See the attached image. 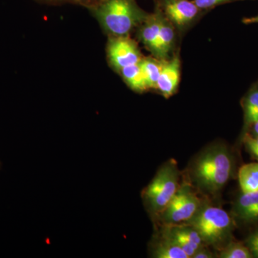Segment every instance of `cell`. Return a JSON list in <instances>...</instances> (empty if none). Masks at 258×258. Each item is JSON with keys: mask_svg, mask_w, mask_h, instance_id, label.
Segmentation results:
<instances>
[{"mask_svg": "<svg viewBox=\"0 0 258 258\" xmlns=\"http://www.w3.org/2000/svg\"><path fill=\"white\" fill-rule=\"evenodd\" d=\"M233 171V158L228 149L216 146L199 157L194 176L200 187L210 193L217 192L228 182Z\"/></svg>", "mask_w": 258, "mask_h": 258, "instance_id": "obj_2", "label": "cell"}, {"mask_svg": "<svg viewBox=\"0 0 258 258\" xmlns=\"http://www.w3.org/2000/svg\"><path fill=\"white\" fill-rule=\"evenodd\" d=\"M235 216L244 223L258 222V192H242L234 207Z\"/></svg>", "mask_w": 258, "mask_h": 258, "instance_id": "obj_10", "label": "cell"}, {"mask_svg": "<svg viewBox=\"0 0 258 258\" xmlns=\"http://www.w3.org/2000/svg\"><path fill=\"white\" fill-rule=\"evenodd\" d=\"M179 170L176 163H165L144 191L148 208L154 214L161 213L179 190Z\"/></svg>", "mask_w": 258, "mask_h": 258, "instance_id": "obj_3", "label": "cell"}, {"mask_svg": "<svg viewBox=\"0 0 258 258\" xmlns=\"http://www.w3.org/2000/svg\"><path fill=\"white\" fill-rule=\"evenodd\" d=\"M249 128H252V135L258 137V120L254 122L253 124H252Z\"/></svg>", "mask_w": 258, "mask_h": 258, "instance_id": "obj_26", "label": "cell"}, {"mask_svg": "<svg viewBox=\"0 0 258 258\" xmlns=\"http://www.w3.org/2000/svg\"><path fill=\"white\" fill-rule=\"evenodd\" d=\"M88 10L108 37L129 35L149 15L136 0H101Z\"/></svg>", "mask_w": 258, "mask_h": 258, "instance_id": "obj_1", "label": "cell"}, {"mask_svg": "<svg viewBox=\"0 0 258 258\" xmlns=\"http://www.w3.org/2000/svg\"><path fill=\"white\" fill-rule=\"evenodd\" d=\"M213 257L211 252L208 249H204L203 247H201L195 252V254L193 255V258H212Z\"/></svg>", "mask_w": 258, "mask_h": 258, "instance_id": "obj_24", "label": "cell"}, {"mask_svg": "<svg viewBox=\"0 0 258 258\" xmlns=\"http://www.w3.org/2000/svg\"><path fill=\"white\" fill-rule=\"evenodd\" d=\"M194 3L200 10H208L218 5L231 3V2L242 1V0H193Z\"/></svg>", "mask_w": 258, "mask_h": 258, "instance_id": "obj_20", "label": "cell"}, {"mask_svg": "<svg viewBox=\"0 0 258 258\" xmlns=\"http://www.w3.org/2000/svg\"><path fill=\"white\" fill-rule=\"evenodd\" d=\"M222 258H252L253 255L246 244L231 241L225 245L220 252Z\"/></svg>", "mask_w": 258, "mask_h": 258, "instance_id": "obj_18", "label": "cell"}, {"mask_svg": "<svg viewBox=\"0 0 258 258\" xmlns=\"http://www.w3.org/2000/svg\"><path fill=\"white\" fill-rule=\"evenodd\" d=\"M155 7L161 10L173 25L183 28L198 17L200 8L191 0H154Z\"/></svg>", "mask_w": 258, "mask_h": 258, "instance_id": "obj_7", "label": "cell"}, {"mask_svg": "<svg viewBox=\"0 0 258 258\" xmlns=\"http://www.w3.org/2000/svg\"><path fill=\"white\" fill-rule=\"evenodd\" d=\"M153 254L157 258H189L181 247L167 236L165 240L157 244Z\"/></svg>", "mask_w": 258, "mask_h": 258, "instance_id": "obj_17", "label": "cell"}, {"mask_svg": "<svg viewBox=\"0 0 258 258\" xmlns=\"http://www.w3.org/2000/svg\"><path fill=\"white\" fill-rule=\"evenodd\" d=\"M101 0H76V5L84 7L89 10L90 8L96 6Z\"/></svg>", "mask_w": 258, "mask_h": 258, "instance_id": "obj_23", "label": "cell"}, {"mask_svg": "<svg viewBox=\"0 0 258 258\" xmlns=\"http://www.w3.org/2000/svg\"><path fill=\"white\" fill-rule=\"evenodd\" d=\"M140 63L147 82L148 89H156L158 80L162 69V61H161L160 59L152 57H143Z\"/></svg>", "mask_w": 258, "mask_h": 258, "instance_id": "obj_15", "label": "cell"}, {"mask_svg": "<svg viewBox=\"0 0 258 258\" xmlns=\"http://www.w3.org/2000/svg\"><path fill=\"white\" fill-rule=\"evenodd\" d=\"M238 181L242 192H258V162L249 163L241 166Z\"/></svg>", "mask_w": 258, "mask_h": 258, "instance_id": "obj_13", "label": "cell"}, {"mask_svg": "<svg viewBox=\"0 0 258 258\" xmlns=\"http://www.w3.org/2000/svg\"><path fill=\"white\" fill-rule=\"evenodd\" d=\"M246 245L248 247L253 257L258 258V230L247 237Z\"/></svg>", "mask_w": 258, "mask_h": 258, "instance_id": "obj_21", "label": "cell"}, {"mask_svg": "<svg viewBox=\"0 0 258 258\" xmlns=\"http://www.w3.org/2000/svg\"><path fill=\"white\" fill-rule=\"evenodd\" d=\"M174 37L173 24L161 13L160 30L154 55L159 58H165L172 47Z\"/></svg>", "mask_w": 258, "mask_h": 258, "instance_id": "obj_11", "label": "cell"}, {"mask_svg": "<svg viewBox=\"0 0 258 258\" xmlns=\"http://www.w3.org/2000/svg\"><path fill=\"white\" fill-rule=\"evenodd\" d=\"M244 121L246 128L253 124L258 120V85L251 88L242 101Z\"/></svg>", "mask_w": 258, "mask_h": 258, "instance_id": "obj_14", "label": "cell"}, {"mask_svg": "<svg viewBox=\"0 0 258 258\" xmlns=\"http://www.w3.org/2000/svg\"><path fill=\"white\" fill-rule=\"evenodd\" d=\"M190 226L200 234L204 242L215 245L230 237L234 222L223 209L208 206L197 212L190 220Z\"/></svg>", "mask_w": 258, "mask_h": 258, "instance_id": "obj_4", "label": "cell"}, {"mask_svg": "<svg viewBox=\"0 0 258 258\" xmlns=\"http://www.w3.org/2000/svg\"><path fill=\"white\" fill-rule=\"evenodd\" d=\"M180 60L178 56L163 62L162 69L156 89L166 98L175 93L180 80Z\"/></svg>", "mask_w": 258, "mask_h": 258, "instance_id": "obj_8", "label": "cell"}, {"mask_svg": "<svg viewBox=\"0 0 258 258\" xmlns=\"http://www.w3.org/2000/svg\"><path fill=\"white\" fill-rule=\"evenodd\" d=\"M168 235L175 237L188 242L193 247L197 249L201 248L203 246V240L201 236L191 226L189 227H177L171 228L168 232Z\"/></svg>", "mask_w": 258, "mask_h": 258, "instance_id": "obj_16", "label": "cell"}, {"mask_svg": "<svg viewBox=\"0 0 258 258\" xmlns=\"http://www.w3.org/2000/svg\"><path fill=\"white\" fill-rule=\"evenodd\" d=\"M40 4L60 6L66 4L76 5V0H35Z\"/></svg>", "mask_w": 258, "mask_h": 258, "instance_id": "obj_22", "label": "cell"}, {"mask_svg": "<svg viewBox=\"0 0 258 258\" xmlns=\"http://www.w3.org/2000/svg\"><path fill=\"white\" fill-rule=\"evenodd\" d=\"M161 12L155 7V10L149 14L147 19L139 26L138 37L148 50L153 54L157 46L160 30Z\"/></svg>", "mask_w": 258, "mask_h": 258, "instance_id": "obj_9", "label": "cell"}, {"mask_svg": "<svg viewBox=\"0 0 258 258\" xmlns=\"http://www.w3.org/2000/svg\"><path fill=\"white\" fill-rule=\"evenodd\" d=\"M140 62L127 66L118 72L127 86L137 93H143L149 90Z\"/></svg>", "mask_w": 258, "mask_h": 258, "instance_id": "obj_12", "label": "cell"}, {"mask_svg": "<svg viewBox=\"0 0 258 258\" xmlns=\"http://www.w3.org/2000/svg\"><path fill=\"white\" fill-rule=\"evenodd\" d=\"M200 208V200L189 186L180 188L174 198L161 212L164 221L169 225H177L191 220Z\"/></svg>", "mask_w": 258, "mask_h": 258, "instance_id": "obj_6", "label": "cell"}, {"mask_svg": "<svg viewBox=\"0 0 258 258\" xmlns=\"http://www.w3.org/2000/svg\"><path fill=\"white\" fill-rule=\"evenodd\" d=\"M108 64L116 72L142 60L138 44L129 35L108 37L106 45Z\"/></svg>", "mask_w": 258, "mask_h": 258, "instance_id": "obj_5", "label": "cell"}, {"mask_svg": "<svg viewBox=\"0 0 258 258\" xmlns=\"http://www.w3.org/2000/svg\"><path fill=\"white\" fill-rule=\"evenodd\" d=\"M243 142L247 152L258 160V137L247 133L244 136Z\"/></svg>", "mask_w": 258, "mask_h": 258, "instance_id": "obj_19", "label": "cell"}, {"mask_svg": "<svg viewBox=\"0 0 258 258\" xmlns=\"http://www.w3.org/2000/svg\"><path fill=\"white\" fill-rule=\"evenodd\" d=\"M242 23L245 25H251V24L258 23V15L251 18H246L242 20Z\"/></svg>", "mask_w": 258, "mask_h": 258, "instance_id": "obj_25", "label": "cell"}]
</instances>
